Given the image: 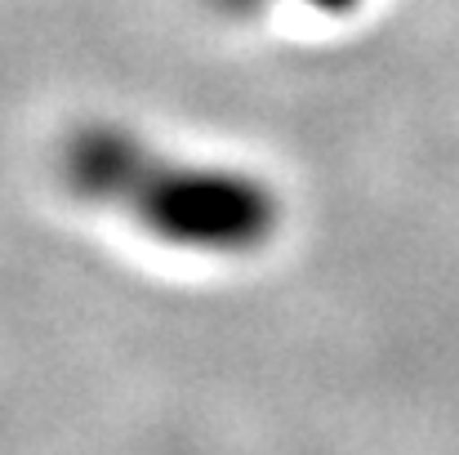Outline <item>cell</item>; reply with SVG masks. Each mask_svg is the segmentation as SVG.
Here are the masks:
<instances>
[{"label": "cell", "instance_id": "6da1fadb", "mask_svg": "<svg viewBox=\"0 0 459 455\" xmlns=\"http://www.w3.org/2000/svg\"><path fill=\"white\" fill-rule=\"evenodd\" d=\"M72 197L126 214L148 237L192 255H255L281 232V197L268 179L152 148L126 126H76L58 148Z\"/></svg>", "mask_w": 459, "mask_h": 455}, {"label": "cell", "instance_id": "7a4b0ae2", "mask_svg": "<svg viewBox=\"0 0 459 455\" xmlns=\"http://www.w3.org/2000/svg\"><path fill=\"white\" fill-rule=\"evenodd\" d=\"M223 13H237V18H246V13H259L264 4H273V0H214ZM299 4H307V9H316V13H348V9H357L361 0H299Z\"/></svg>", "mask_w": 459, "mask_h": 455}]
</instances>
